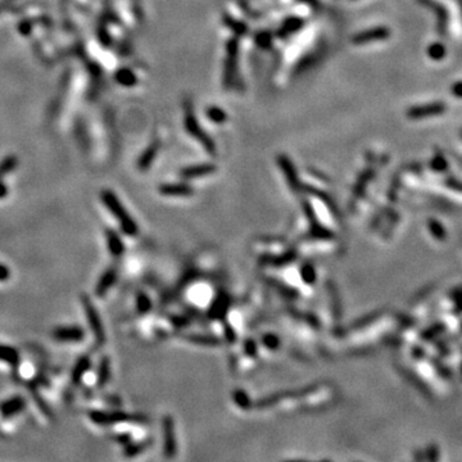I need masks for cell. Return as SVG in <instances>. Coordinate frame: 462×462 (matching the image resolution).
Instances as JSON below:
<instances>
[{
	"mask_svg": "<svg viewBox=\"0 0 462 462\" xmlns=\"http://www.w3.org/2000/svg\"><path fill=\"white\" fill-rule=\"evenodd\" d=\"M102 202L104 203V205L107 207L109 212L114 216V219L118 221L119 227H121L122 233L127 236H136L139 233L138 224L135 222V220H133V217L130 216V213L126 211L122 203L119 202V199L117 198V195L114 194L111 190H103L102 194Z\"/></svg>",
	"mask_w": 462,
	"mask_h": 462,
	"instance_id": "obj_1",
	"label": "cell"
},
{
	"mask_svg": "<svg viewBox=\"0 0 462 462\" xmlns=\"http://www.w3.org/2000/svg\"><path fill=\"white\" fill-rule=\"evenodd\" d=\"M184 111H185L184 125L188 133H189L193 138H197L198 140L200 141V144L203 145V148L208 151L209 154L214 156L217 151L216 144L213 143V140H212L207 134L203 133V130L200 129L197 117H195L194 114V108H193V104L190 100H185Z\"/></svg>",
	"mask_w": 462,
	"mask_h": 462,
	"instance_id": "obj_2",
	"label": "cell"
},
{
	"mask_svg": "<svg viewBox=\"0 0 462 462\" xmlns=\"http://www.w3.org/2000/svg\"><path fill=\"white\" fill-rule=\"evenodd\" d=\"M238 57H239V41L238 38L230 39L226 44V58L224 65V75H222V84L225 89L233 87L238 70Z\"/></svg>",
	"mask_w": 462,
	"mask_h": 462,
	"instance_id": "obj_3",
	"label": "cell"
},
{
	"mask_svg": "<svg viewBox=\"0 0 462 462\" xmlns=\"http://www.w3.org/2000/svg\"><path fill=\"white\" fill-rule=\"evenodd\" d=\"M89 419L91 422L99 426H111V425L125 424V422L141 421V417L131 416L122 411H100L94 410L89 412Z\"/></svg>",
	"mask_w": 462,
	"mask_h": 462,
	"instance_id": "obj_4",
	"label": "cell"
},
{
	"mask_svg": "<svg viewBox=\"0 0 462 462\" xmlns=\"http://www.w3.org/2000/svg\"><path fill=\"white\" fill-rule=\"evenodd\" d=\"M81 303L82 307H84L85 315H86L87 324H89L90 330L95 336V342H97L98 346H102V344L106 343V331H104V326H103V322L100 320L99 312H98L94 303L86 294L81 295Z\"/></svg>",
	"mask_w": 462,
	"mask_h": 462,
	"instance_id": "obj_5",
	"label": "cell"
},
{
	"mask_svg": "<svg viewBox=\"0 0 462 462\" xmlns=\"http://www.w3.org/2000/svg\"><path fill=\"white\" fill-rule=\"evenodd\" d=\"M162 434L163 456L166 458H173L177 453V442H176L175 422L171 416H165L162 419Z\"/></svg>",
	"mask_w": 462,
	"mask_h": 462,
	"instance_id": "obj_6",
	"label": "cell"
},
{
	"mask_svg": "<svg viewBox=\"0 0 462 462\" xmlns=\"http://www.w3.org/2000/svg\"><path fill=\"white\" fill-rule=\"evenodd\" d=\"M51 335L54 341L62 343H80L85 338V330L79 325H68V326H57Z\"/></svg>",
	"mask_w": 462,
	"mask_h": 462,
	"instance_id": "obj_7",
	"label": "cell"
},
{
	"mask_svg": "<svg viewBox=\"0 0 462 462\" xmlns=\"http://www.w3.org/2000/svg\"><path fill=\"white\" fill-rule=\"evenodd\" d=\"M256 251H258L261 253V258L263 257H272L276 254L284 253L287 249V243L283 239H276V238H268V239H260L256 241Z\"/></svg>",
	"mask_w": 462,
	"mask_h": 462,
	"instance_id": "obj_8",
	"label": "cell"
},
{
	"mask_svg": "<svg viewBox=\"0 0 462 462\" xmlns=\"http://www.w3.org/2000/svg\"><path fill=\"white\" fill-rule=\"evenodd\" d=\"M278 163L280 166L283 173H284L285 178H287L290 189L295 193L299 192L302 189V185H300L299 177H298L297 171H295V167L292 161H290V158L287 157L285 154H280V156H278Z\"/></svg>",
	"mask_w": 462,
	"mask_h": 462,
	"instance_id": "obj_9",
	"label": "cell"
},
{
	"mask_svg": "<svg viewBox=\"0 0 462 462\" xmlns=\"http://www.w3.org/2000/svg\"><path fill=\"white\" fill-rule=\"evenodd\" d=\"M213 290L208 284H197L188 292V299L198 307H205L212 300Z\"/></svg>",
	"mask_w": 462,
	"mask_h": 462,
	"instance_id": "obj_10",
	"label": "cell"
},
{
	"mask_svg": "<svg viewBox=\"0 0 462 462\" xmlns=\"http://www.w3.org/2000/svg\"><path fill=\"white\" fill-rule=\"evenodd\" d=\"M26 407V399L22 395H14L0 403V415L4 419H9L21 414Z\"/></svg>",
	"mask_w": 462,
	"mask_h": 462,
	"instance_id": "obj_11",
	"label": "cell"
},
{
	"mask_svg": "<svg viewBox=\"0 0 462 462\" xmlns=\"http://www.w3.org/2000/svg\"><path fill=\"white\" fill-rule=\"evenodd\" d=\"M217 167L212 163H202V165L197 166H189V167L182 168L180 176L185 180H193V178H200L205 177V176L211 175V173L216 172Z\"/></svg>",
	"mask_w": 462,
	"mask_h": 462,
	"instance_id": "obj_12",
	"label": "cell"
},
{
	"mask_svg": "<svg viewBox=\"0 0 462 462\" xmlns=\"http://www.w3.org/2000/svg\"><path fill=\"white\" fill-rule=\"evenodd\" d=\"M117 276H118V272H117L116 267H111L108 270H106L103 272V275L100 276V279L98 280L97 287H95V294L98 297H103V295H106L107 293L109 292L112 287L114 285V283L117 281Z\"/></svg>",
	"mask_w": 462,
	"mask_h": 462,
	"instance_id": "obj_13",
	"label": "cell"
},
{
	"mask_svg": "<svg viewBox=\"0 0 462 462\" xmlns=\"http://www.w3.org/2000/svg\"><path fill=\"white\" fill-rule=\"evenodd\" d=\"M91 367V359L89 356H81L77 361H76L75 366H73L72 371H71V383L75 385H79L81 383L82 378L85 376V374L90 370Z\"/></svg>",
	"mask_w": 462,
	"mask_h": 462,
	"instance_id": "obj_14",
	"label": "cell"
},
{
	"mask_svg": "<svg viewBox=\"0 0 462 462\" xmlns=\"http://www.w3.org/2000/svg\"><path fill=\"white\" fill-rule=\"evenodd\" d=\"M160 193L165 197H190L194 190L187 184H163L160 187Z\"/></svg>",
	"mask_w": 462,
	"mask_h": 462,
	"instance_id": "obj_15",
	"label": "cell"
},
{
	"mask_svg": "<svg viewBox=\"0 0 462 462\" xmlns=\"http://www.w3.org/2000/svg\"><path fill=\"white\" fill-rule=\"evenodd\" d=\"M106 239L107 247H108L109 253L113 257L118 258L125 253V243L121 239V236L114 231V230H106Z\"/></svg>",
	"mask_w": 462,
	"mask_h": 462,
	"instance_id": "obj_16",
	"label": "cell"
},
{
	"mask_svg": "<svg viewBox=\"0 0 462 462\" xmlns=\"http://www.w3.org/2000/svg\"><path fill=\"white\" fill-rule=\"evenodd\" d=\"M389 33L385 28H374V30L370 31H365V33H361L358 35H356L353 38V44L356 45H362V44H367L371 43L374 40H381V39L388 38Z\"/></svg>",
	"mask_w": 462,
	"mask_h": 462,
	"instance_id": "obj_17",
	"label": "cell"
},
{
	"mask_svg": "<svg viewBox=\"0 0 462 462\" xmlns=\"http://www.w3.org/2000/svg\"><path fill=\"white\" fill-rule=\"evenodd\" d=\"M158 150H160V143H158V141H153V143L146 148V150L141 154V157L139 158L138 162L139 170L141 171L148 170L151 166V163H153V161L156 160V157H157Z\"/></svg>",
	"mask_w": 462,
	"mask_h": 462,
	"instance_id": "obj_18",
	"label": "cell"
},
{
	"mask_svg": "<svg viewBox=\"0 0 462 462\" xmlns=\"http://www.w3.org/2000/svg\"><path fill=\"white\" fill-rule=\"evenodd\" d=\"M0 362L9 366H17L19 362V353L14 347L0 344Z\"/></svg>",
	"mask_w": 462,
	"mask_h": 462,
	"instance_id": "obj_19",
	"label": "cell"
},
{
	"mask_svg": "<svg viewBox=\"0 0 462 462\" xmlns=\"http://www.w3.org/2000/svg\"><path fill=\"white\" fill-rule=\"evenodd\" d=\"M111 379V361L108 357H103L98 367L97 381L99 387H104Z\"/></svg>",
	"mask_w": 462,
	"mask_h": 462,
	"instance_id": "obj_20",
	"label": "cell"
},
{
	"mask_svg": "<svg viewBox=\"0 0 462 462\" xmlns=\"http://www.w3.org/2000/svg\"><path fill=\"white\" fill-rule=\"evenodd\" d=\"M303 19L302 18H297V17H293V18L287 19V21L283 23L281 26L280 31H279V36L281 38H285V36H289L292 34L297 33L298 30H300V27L303 26Z\"/></svg>",
	"mask_w": 462,
	"mask_h": 462,
	"instance_id": "obj_21",
	"label": "cell"
},
{
	"mask_svg": "<svg viewBox=\"0 0 462 462\" xmlns=\"http://www.w3.org/2000/svg\"><path fill=\"white\" fill-rule=\"evenodd\" d=\"M299 276H300V281L304 283L307 285H312L316 283L317 280V272L315 266L312 265L311 262H305L303 263L302 267L299 270Z\"/></svg>",
	"mask_w": 462,
	"mask_h": 462,
	"instance_id": "obj_22",
	"label": "cell"
},
{
	"mask_svg": "<svg viewBox=\"0 0 462 462\" xmlns=\"http://www.w3.org/2000/svg\"><path fill=\"white\" fill-rule=\"evenodd\" d=\"M224 23L235 34L236 38H240V36H244L245 34H248V26H247L245 23H243V22L240 21H236V19H234L233 17L227 16V14L224 16Z\"/></svg>",
	"mask_w": 462,
	"mask_h": 462,
	"instance_id": "obj_23",
	"label": "cell"
},
{
	"mask_svg": "<svg viewBox=\"0 0 462 462\" xmlns=\"http://www.w3.org/2000/svg\"><path fill=\"white\" fill-rule=\"evenodd\" d=\"M116 80L118 84L127 87L134 86L136 84V76L130 70H126V68H122V70H119L116 73Z\"/></svg>",
	"mask_w": 462,
	"mask_h": 462,
	"instance_id": "obj_24",
	"label": "cell"
},
{
	"mask_svg": "<svg viewBox=\"0 0 462 462\" xmlns=\"http://www.w3.org/2000/svg\"><path fill=\"white\" fill-rule=\"evenodd\" d=\"M188 342L193 344H198V346H205V347H216L220 344V341L214 336L208 335H189L187 336Z\"/></svg>",
	"mask_w": 462,
	"mask_h": 462,
	"instance_id": "obj_25",
	"label": "cell"
},
{
	"mask_svg": "<svg viewBox=\"0 0 462 462\" xmlns=\"http://www.w3.org/2000/svg\"><path fill=\"white\" fill-rule=\"evenodd\" d=\"M149 444H150V442H140V443L131 442V443L126 444V447H125V456L129 457V458L138 456V454H140L141 452H144L148 448Z\"/></svg>",
	"mask_w": 462,
	"mask_h": 462,
	"instance_id": "obj_26",
	"label": "cell"
},
{
	"mask_svg": "<svg viewBox=\"0 0 462 462\" xmlns=\"http://www.w3.org/2000/svg\"><path fill=\"white\" fill-rule=\"evenodd\" d=\"M136 310L140 315H146L151 310V300L144 292L136 294Z\"/></svg>",
	"mask_w": 462,
	"mask_h": 462,
	"instance_id": "obj_27",
	"label": "cell"
},
{
	"mask_svg": "<svg viewBox=\"0 0 462 462\" xmlns=\"http://www.w3.org/2000/svg\"><path fill=\"white\" fill-rule=\"evenodd\" d=\"M227 308H229V298L227 295H220L219 298L216 299L214 304L212 305V315L214 317L217 316H224L225 312L227 311Z\"/></svg>",
	"mask_w": 462,
	"mask_h": 462,
	"instance_id": "obj_28",
	"label": "cell"
},
{
	"mask_svg": "<svg viewBox=\"0 0 462 462\" xmlns=\"http://www.w3.org/2000/svg\"><path fill=\"white\" fill-rule=\"evenodd\" d=\"M207 116H208V118L211 119L212 122H214V124L221 125L227 121L226 112H225L224 109L220 108V107H209V108L207 109Z\"/></svg>",
	"mask_w": 462,
	"mask_h": 462,
	"instance_id": "obj_29",
	"label": "cell"
},
{
	"mask_svg": "<svg viewBox=\"0 0 462 462\" xmlns=\"http://www.w3.org/2000/svg\"><path fill=\"white\" fill-rule=\"evenodd\" d=\"M233 399L234 402H235V405L238 406V407L243 408V410L244 408H251L252 403L251 399H249V395L247 394V393H244L243 390L240 389L235 390L233 394Z\"/></svg>",
	"mask_w": 462,
	"mask_h": 462,
	"instance_id": "obj_30",
	"label": "cell"
},
{
	"mask_svg": "<svg viewBox=\"0 0 462 462\" xmlns=\"http://www.w3.org/2000/svg\"><path fill=\"white\" fill-rule=\"evenodd\" d=\"M262 344L268 349V351H276L280 347V339L278 335L272 334V332H267L262 336Z\"/></svg>",
	"mask_w": 462,
	"mask_h": 462,
	"instance_id": "obj_31",
	"label": "cell"
},
{
	"mask_svg": "<svg viewBox=\"0 0 462 462\" xmlns=\"http://www.w3.org/2000/svg\"><path fill=\"white\" fill-rule=\"evenodd\" d=\"M441 111H443V107L441 106H432V107H422V108H416L412 111V116L414 117H421V116H430V114H437Z\"/></svg>",
	"mask_w": 462,
	"mask_h": 462,
	"instance_id": "obj_32",
	"label": "cell"
},
{
	"mask_svg": "<svg viewBox=\"0 0 462 462\" xmlns=\"http://www.w3.org/2000/svg\"><path fill=\"white\" fill-rule=\"evenodd\" d=\"M256 44L262 49L270 48L271 44H272V35L270 33H267V31L258 33L256 35Z\"/></svg>",
	"mask_w": 462,
	"mask_h": 462,
	"instance_id": "obj_33",
	"label": "cell"
},
{
	"mask_svg": "<svg viewBox=\"0 0 462 462\" xmlns=\"http://www.w3.org/2000/svg\"><path fill=\"white\" fill-rule=\"evenodd\" d=\"M17 165V161L14 157H8L7 160H4L3 162L0 163V176H4L6 173L11 172Z\"/></svg>",
	"mask_w": 462,
	"mask_h": 462,
	"instance_id": "obj_34",
	"label": "cell"
},
{
	"mask_svg": "<svg viewBox=\"0 0 462 462\" xmlns=\"http://www.w3.org/2000/svg\"><path fill=\"white\" fill-rule=\"evenodd\" d=\"M11 279V270L6 265L0 263V283H6Z\"/></svg>",
	"mask_w": 462,
	"mask_h": 462,
	"instance_id": "obj_35",
	"label": "cell"
},
{
	"mask_svg": "<svg viewBox=\"0 0 462 462\" xmlns=\"http://www.w3.org/2000/svg\"><path fill=\"white\" fill-rule=\"evenodd\" d=\"M7 194H8V190H7L6 185H4L3 182L0 181V199H3V198H6Z\"/></svg>",
	"mask_w": 462,
	"mask_h": 462,
	"instance_id": "obj_36",
	"label": "cell"
},
{
	"mask_svg": "<svg viewBox=\"0 0 462 462\" xmlns=\"http://www.w3.org/2000/svg\"><path fill=\"white\" fill-rule=\"evenodd\" d=\"M302 2H305V3H310V4L316 3V0H302Z\"/></svg>",
	"mask_w": 462,
	"mask_h": 462,
	"instance_id": "obj_37",
	"label": "cell"
}]
</instances>
